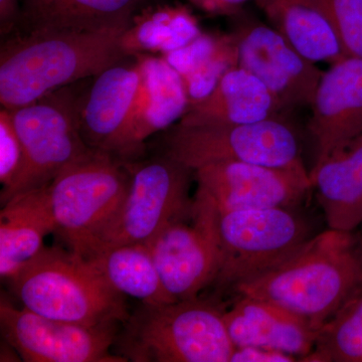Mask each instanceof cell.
Returning <instances> with one entry per match:
<instances>
[{"mask_svg":"<svg viewBox=\"0 0 362 362\" xmlns=\"http://www.w3.org/2000/svg\"><path fill=\"white\" fill-rule=\"evenodd\" d=\"M296 357L261 347H235L230 362H293Z\"/></svg>","mask_w":362,"mask_h":362,"instance_id":"29","label":"cell"},{"mask_svg":"<svg viewBox=\"0 0 362 362\" xmlns=\"http://www.w3.org/2000/svg\"><path fill=\"white\" fill-rule=\"evenodd\" d=\"M7 281L25 308L47 318L107 326L123 324L130 316L125 296L71 249L44 247Z\"/></svg>","mask_w":362,"mask_h":362,"instance_id":"3","label":"cell"},{"mask_svg":"<svg viewBox=\"0 0 362 362\" xmlns=\"http://www.w3.org/2000/svg\"><path fill=\"white\" fill-rule=\"evenodd\" d=\"M239 66L258 78L277 100L281 110L311 107L324 71L317 66L272 26L235 16Z\"/></svg>","mask_w":362,"mask_h":362,"instance_id":"12","label":"cell"},{"mask_svg":"<svg viewBox=\"0 0 362 362\" xmlns=\"http://www.w3.org/2000/svg\"><path fill=\"white\" fill-rule=\"evenodd\" d=\"M137 57L141 84L127 122L108 152L124 161L139 156L150 136L180 122L189 104L180 76L163 57Z\"/></svg>","mask_w":362,"mask_h":362,"instance_id":"14","label":"cell"},{"mask_svg":"<svg viewBox=\"0 0 362 362\" xmlns=\"http://www.w3.org/2000/svg\"><path fill=\"white\" fill-rule=\"evenodd\" d=\"M25 161V153L20 136L14 127L11 112H0V183L1 192L9 189L20 175Z\"/></svg>","mask_w":362,"mask_h":362,"instance_id":"28","label":"cell"},{"mask_svg":"<svg viewBox=\"0 0 362 362\" xmlns=\"http://www.w3.org/2000/svg\"><path fill=\"white\" fill-rule=\"evenodd\" d=\"M274 30L313 63L346 58L319 0H254Z\"/></svg>","mask_w":362,"mask_h":362,"instance_id":"22","label":"cell"},{"mask_svg":"<svg viewBox=\"0 0 362 362\" xmlns=\"http://www.w3.org/2000/svg\"><path fill=\"white\" fill-rule=\"evenodd\" d=\"M125 30L11 35L0 49L2 108L14 110L32 104L128 58L120 45Z\"/></svg>","mask_w":362,"mask_h":362,"instance_id":"2","label":"cell"},{"mask_svg":"<svg viewBox=\"0 0 362 362\" xmlns=\"http://www.w3.org/2000/svg\"><path fill=\"white\" fill-rule=\"evenodd\" d=\"M304 362H362V285L318 330Z\"/></svg>","mask_w":362,"mask_h":362,"instance_id":"26","label":"cell"},{"mask_svg":"<svg viewBox=\"0 0 362 362\" xmlns=\"http://www.w3.org/2000/svg\"><path fill=\"white\" fill-rule=\"evenodd\" d=\"M161 57L180 76L188 106L209 96L226 71L239 66L237 40L233 33H202L189 44Z\"/></svg>","mask_w":362,"mask_h":362,"instance_id":"24","label":"cell"},{"mask_svg":"<svg viewBox=\"0 0 362 362\" xmlns=\"http://www.w3.org/2000/svg\"><path fill=\"white\" fill-rule=\"evenodd\" d=\"M362 285V251L356 233L328 228L284 261L233 288L291 312L318 331Z\"/></svg>","mask_w":362,"mask_h":362,"instance_id":"1","label":"cell"},{"mask_svg":"<svg viewBox=\"0 0 362 362\" xmlns=\"http://www.w3.org/2000/svg\"><path fill=\"white\" fill-rule=\"evenodd\" d=\"M311 109L308 127L318 163L362 134V59L346 57L331 64Z\"/></svg>","mask_w":362,"mask_h":362,"instance_id":"15","label":"cell"},{"mask_svg":"<svg viewBox=\"0 0 362 362\" xmlns=\"http://www.w3.org/2000/svg\"><path fill=\"white\" fill-rule=\"evenodd\" d=\"M129 58V57H128ZM119 62L86 85L81 96L78 125L90 148L108 153L127 122L141 84V63Z\"/></svg>","mask_w":362,"mask_h":362,"instance_id":"16","label":"cell"},{"mask_svg":"<svg viewBox=\"0 0 362 362\" xmlns=\"http://www.w3.org/2000/svg\"><path fill=\"white\" fill-rule=\"evenodd\" d=\"M223 320L235 347H261L301 359L313 350L318 334L303 319L258 298L240 296L223 312Z\"/></svg>","mask_w":362,"mask_h":362,"instance_id":"17","label":"cell"},{"mask_svg":"<svg viewBox=\"0 0 362 362\" xmlns=\"http://www.w3.org/2000/svg\"><path fill=\"white\" fill-rule=\"evenodd\" d=\"M204 33L187 6H146L133 16L121 35L125 57L164 56L185 47Z\"/></svg>","mask_w":362,"mask_h":362,"instance_id":"23","label":"cell"},{"mask_svg":"<svg viewBox=\"0 0 362 362\" xmlns=\"http://www.w3.org/2000/svg\"><path fill=\"white\" fill-rule=\"evenodd\" d=\"M199 188L221 211L291 209L312 189L304 165L281 168L245 162L209 163L194 171Z\"/></svg>","mask_w":362,"mask_h":362,"instance_id":"13","label":"cell"},{"mask_svg":"<svg viewBox=\"0 0 362 362\" xmlns=\"http://www.w3.org/2000/svg\"><path fill=\"white\" fill-rule=\"evenodd\" d=\"M119 293L145 305L173 303L164 289L153 258L144 243L121 245L82 255Z\"/></svg>","mask_w":362,"mask_h":362,"instance_id":"25","label":"cell"},{"mask_svg":"<svg viewBox=\"0 0 362 362\" xmlns=\"http://www.w3.org/2000/svg\"><path fill=\"white\" fill-rule=\"evenodd\" d=\"M119 356L134 362H230L235 347L223 312L199 298L141 304L123 323Z\"/></svg>","mask_w":362,"mask_h":362,"instance_id":"4","label":"cell"},{"mask_svg":"<svg viewBox=\"0 0 362 362\" xmlns=\"http://www.w3.org/2000/svg\"><path fill=\"white\" fill-rule=\"evenodd\" d=\"M192 6L213 16H233L242 11L249 0H187Z\"/></svg>","mask_w":362,"mask_h":362,"instance_id":"30","label":"cell"},{"mask_svg":"<svg viewBox=\"0 0 362 362\" xmlns=\"http://www.w3.org/2000/svg\"><path fill=\"white\" fill-rule=\"evenodd\" d=\"M117 325L66 322L0 302L2 337L26 362H125L111 351Z\"/></svg>","mask_w":362,"mask_h":362,"instance_id":"11","label":"cell"},{"mask_svg":"<svg viewBox=\"0 0 362 362\" xmlns=\"http://www.w3.org/2000/svg\"><path fill=\"white\" fill-rule=\"evenodd\" d=\"M281 112L277 100L266 86L237 66L226 71L209 96L188 106L178 123L183 126L240 125L275 118Z\"/></svg>","mask_w":362,"mask_h":362,"instance_id":"19","label":"cell"},{"mask_svg":"<svg viewBox=\"0 0 362 362\" xmlns=\"http://www.w3.org/2000/svg\"><path fill=\"white\" fill-rule=\"evenodd\" d=\"M129 189L103 228L73 251L80 255L152 239L162 228L187 216L194 201L188 197L189 173H194L163 156L133 163Z\"/></svg>","mask_w":362,"mask_h":362,"instance_id":"6","label":"cell"},{"mask_svg":"<svg viewBox=\"0 0 362 362\" xmlns=\"http://www.w3.org/2000/svg\"><path fill=\"white\" fill-rule=\"evenodd\" d=\"M57 226L45 187L23 192L0 211V276L8 280L44 249L45 235Z\"/></svg>","mask_w":362,"mask_h":362,"instance_id":"21","label":"cell"},{"mask_svg":"<svg viewBox=\"0 0 362 362\" xmlns=\"http://www.w3.org/2000/svg\"><path fill=\"white\" fill-rule=\"evenodd\" d=\"M129 163L103 151L74 164L45 185L57 232L71 250L113 218L129 189Z\"/></svg>","mask_w":362,"mask_h":362,"instance_id":"8","label":"cell"},{"mask_svg":"<svg viewBox=\"0 0 362 362\" xmlns=\"http://www.w3.org/2000/svg\"><path fill=\"white\" fill-rule=\"evenodd\" d=\"M149 0H21L18 32L93 33L126 28Z\"/></svg>","mask_w":362,"mask_h":362,"instance_id":"18","label":"cell"},{"mask_svg":"<svg viewBox=\"0 0 362 362\" xmlns=\"http://www.w3.org/2000/svg\"><path fill=\"white\" fill-rule=\"evenodd\" d=\"M347 56L362 59V0H319Z\"/></svg>","mask_w":362,"mask_h":362,"instance_id":"27","label":"cell"},{"mask_svg":"<svg viewBox=\"0 0 362 362\" xmlns=\"http://www.w3.org/2000/svg\"><path fill=\"white\" fill-rule=\"evenodd\" d=\"M20 13V0H0V32L2 35H9L16 30Z\"/></svg>","mask_w":362,"mask_h":362,"instance_id":"31","label":"cell"},{"mask_svg":"<svg viewBox=\"0 0 362 362\" xmlns=\"http://www.w3.org/2000/svg\"><path fill=\"white\" fill-rule=\"evenodd\" d=\"M361 232L356 233L357 240H358L359 247H361L362 251V223L361 226Z\"/></svg>","mask_w":362,"mask_h":362,"instance_id":"32","label":"cell"},{"mask_svg":"<svg viewBox=\"0 0 362 362\" xmlns=\"http://www.w3.org/2000/svg\"><path fill=\"white\" fill-rule=\"evenodd\" d=\"M81 82L9 110L25 161L13 187L1 192L2 206L16 195L45 187L62 171L97 151L81 134L78 109L85 89Z\"/></svg>","mask_w":362,"mask_h":362,"instance_id":"5","label":"cell"},{"mask_svg":"<svg viewBox=\"0 0 362 362\" xmlns=\"http://www.w3.org/2000/svg\"><path fill=\"white\" fill-rule=\"evenodd\" d=\"M165 131L164 156L192 171L221 161L281 168L304 165L296 133L279 117L240 125L177 123Z\"/></svg>","mask_w":362,"mask_h":362,"instance_id":"7","label":"cell"},{"mask_svg":"<svg viewBox=\"0 0 362 362\" xmlns=\"http://www.w3.org/2000/svg\"><path fill=\"white\" fill-rule=\"evenodd\" d=\"M328 228L354 233L362 223V134L309 173Z\"/></svg>","mask_w":362,"mask_h":362,"instance_id":"20","label":"cell"},{"mask_svg":"<svg viewBox=\"0 0 362 362\" xmlns=\"http://www.w3.org/2000/svg\"><path fill=\"white\" fill-rule=\"evenodd\" d=\"M190 211L144 243L164 289L176 302L199 298L202 290L216 282L223 266L216 204L197 188Z\"/></svg>","mask_w":362,"mask_h":362,"instance_id":"9","label":"cell"},{"mask_svg":"<svg viewBox=\"0 0 362 362\" xmlns=\"http://www.w3.org/2000/svg\"><path fill=\"white\" fill-rule=\"evenodd\" d=\"M218 230L223 266L216 282L232 288L277 266L310 239L290 209H218Z\"/></svg>","mask_w":362,"mask_h":362,"instance_id":"10","label":"cell"}]
</instances>
